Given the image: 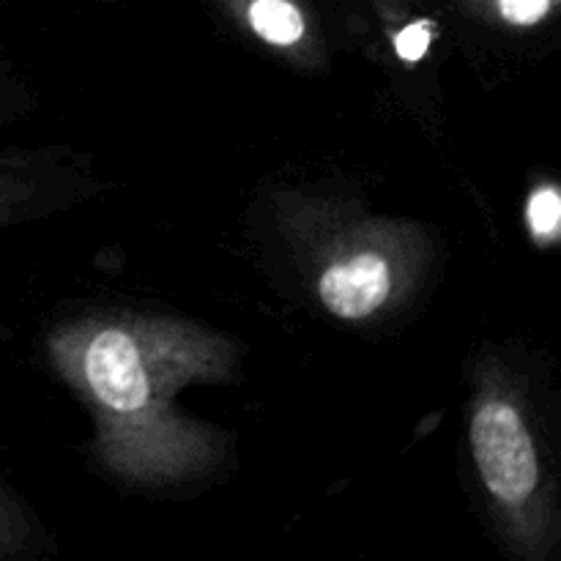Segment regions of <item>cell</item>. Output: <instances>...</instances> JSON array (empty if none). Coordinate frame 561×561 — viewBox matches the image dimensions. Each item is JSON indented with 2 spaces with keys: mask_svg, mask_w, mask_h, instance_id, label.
Returning a JSON list of instances; mask_svg holds the SVG:
<instances>
[{
  "mask_svg": "<svg viewBox=\"0 0 561 561\" xmlns=\"http://www.w3.org/2000/svg\"><path fill=\"white\" fill-rule=\"evenodd\" d=\"M247 22L263 42L274 47H290L305 38V11L294 0H250Z\"/></svg>",
  "mask_w": 561,
  "mask_h": 561,
  "instance_id": "cell-3",
  "label": "cell"
},
{
  "mask_svg": "<svg viewBox=\"0 0 561 561\" xmlns=\"http://www.w3.org/2000/svg\"><path fill=\"white\" fill-rule=\"evenodd\" d=\"M22 546V524L20 515L11 510V504L0 496V561H11Z\"/></svg>",
  "mask_w": 561,
  "mask_h": 561,
  "instance_id": "cell-7",
  "label": "cell"
},
{
  "mask_svg": "<svg viewBox=\"0 0 561 561\" xmlns=\"http://www.w3.org/2000/svg\"><path fill=\"white\" fill-rule=\"evenodd\" d=\"M392 277L389 263L378 252H359L348 261H337L321 274L318 296L323 307L345 321H359L387 301Z\"/></svg>",
  "mask_w": 561,
  "mask_h": 561,
  "instance_id": "cell-2",
  "label": "cell"
},
{
  "mask_svg": "<svg viewBox=\"0 0 561 561\" xmlns=\"http://www.w3.org/2000/svg\"><path fill=\"white\" fill-rule=\"evenodd\" d=\"M557 0H496V11L510 25H537Z\"/></svg>",
  "mask_w": 561,
  "mask_h": 561,
  "instance_id": "cell-6",
  "label": "cell"
},
{
  "mask_svg": "<svg viewBox=\"0 0 561 561\" xmlns=\"http://www.w3.org/2000/svg\"><path fill=\"white\" fill-rule=\"evenodd\" d=\"M433 36H436V25L427 20H416L394 36V49H398V55L405 64H416V60H422L427 55Z\"/></svg>",
  "mask_w": 561,
  "mask_h": 561,
  "instance_id": "cell-5",
  "label": "cell"
},
{
  "mask_svg": "<svg viewBox=\"0 0 561 561\" xmlns=\"http://www.w3.org/2000/svg\"><path fill=\"white\" fill-rule=\"evenodd\" d=\"M526 217H529L531 230L535 236H542V239H551L557 236L559 222H561V201L557 190H537L531 195L529 208H526Z\"/></svg>",
  "mask_w": 561,
  "mask_h": 561,
  "instance_id": "cell-4",
  "label": "cell"
},
{
  "mask_svg": "<svg viewBox=\"0 0 561 561\" xmlns=\"http://www.w3.org/2000/svg\"><path fill=\"white\" fill-rule=\"evenodd\" d=\"M471 449L493 502L515 535V546L531 561H542L540 463L524 416L507 400H488L471 420Z\"/></svg>",
  "mask_w": 561,
  "mask_h": 561,
  "instance_id": "cell-1",
  "label": "cell"
}]
</instances>
